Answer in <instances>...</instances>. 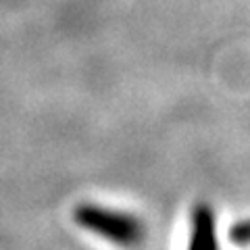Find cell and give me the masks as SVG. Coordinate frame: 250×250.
<instances>
[{"instance_id": "6da1fadb", "label": "cell", "mask_w": 250, "mask_h": 250, "mask_svg": "<svg viewBox=\"0 0 250 250\" xmlns=\"http://www.w3.org/2000/svg\"><path fill=\"white\" fill-rule=\"evenodd\" d=\"M73 219L82 229H88L94 236L123 248H136L146 238L144 223L123 210L98 205H80L73 210Z\"/></svg>"}, {"instance_id": "7a4b0ae2", "label": "cell", "mask_w": 250, "mask_h": 250, "mask_svg": "<svg viewBox=\"0 0 250 250\" xmlns=\"http://www.w3.org/2000/svg\"><path fill=\"white\" fill-rule=\"evenodd\" d=\"M188 250H221L215 231V215L208 205H198L194 208Z\"/></svg>"}, {"instance_id": "3957f363", "label": "cell", "mask_w": 250, "mask_h": 250, "mask_svg": "<svg viewBox=\"0 0 250 250\" xmlns=\"http://www.w3.org/2000/svg\"><path fill=\"white\" fill-rule=\"evenodd\" d=\"M229 238L233 244L238 246H248L250 244V219H244V221L236 223L229 229Z\"/></svg>"}]
</instances>
